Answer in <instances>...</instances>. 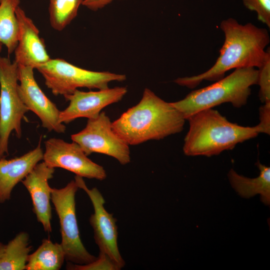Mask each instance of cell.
Here are the masks:
<instances>
[{"label": "cell", "instance_id": "cell-1", "mask_svg": "<svg viewBox=\"0 0 270 270\" xmlns=\"http://www.w3.org/2000/svg\"><path fill=\"white\" fill-rule=\"evenodd\" d=\"M220 28L224 33V41L213 66L202 74L178 78L174 80L175 83L192 88L203 80L222 79L232 69L259 68L262 64L268 48L265 49L270 41L266 28L251 22L242 24L232 18L223 20Z\"/></svg>", "mask_w": 270, "mask_h": 270}, {"label": "cell", "instance_id": "cell-2", "mask_svg": "<svg viewBox=\"0 0 270 270\" xmlns=\"http://www.w3.org/2000/svg\"><path fill=\"white\" fill-rule=\"evenodd\" d=\"M185 120L171 102L146 88L140 101L112 122V128L128 145L134 146L179 133Z\"/></svg>", "mask_w": 270, "mask_h": 270}, {"label": "cell", "instance_id": "cell-3", "mask_svg": "<svg viewBox=\"0 0 270 270\" xmlns=\"http://www.w3.org/2000/svg\"><path fill=\"white\" fill-rule=\"evenodd\" d=\"M186 120L190 128L182 149L188 156L218 155L262 133L258 125L244 126L230 122L212 108L196 112Z\"/></svg>", "mask_w": 270, "mask_h": 270}, {"label": "cell", "instance_id": "cell-4", "mask_svg": "<svg viewBox=\"0 0 270 270\" xmlns=\"http://www.w3.org/2000/svg\"><path fill=\"white\" fill-rule=\"evenodd\" d=\"M258 70L254 68H236L228 76L204 88L193 90L172 104L186 119L200 110L229 102L234 108L244 106L257 84Z\"/></svg>", "mask_w": 270, "mask_h": 270}, {"label": "cell", "instance_id": "cell-5", "mask_svg": "<svg viewBox=\"0 0 270 270\" xmlns=\"http://www.w3.org/2000/svg\"><path fill=\"white\" fill-rule=\"evenodd\" d=\"M36 69L54 95L64 96L72 94L79 88L103 90L109 88L110 82H122L126 78L125 74L90 70L60 58H50Z\"/></svg>", "mask_w": 270, "mask_h": 270}, {"label": "cell", "instance_id": "cell-6", "mask_svg": "<svg viewBox=\"0 0 270 270\" xmlns=\"http://www.w3.org/2000/svg\"><path fill=\"white\" fill-rule=\"evenodd\" d=\"M78 189L74 180L62 188H51V202L59 219L60 244L66 260L74 264H86L94 261L97 257L86 250L80 237L75 200Z\"/></svg>", "mask_w": 270, "mask_h": 270}, {"label": "cell", "instance_id": "cell-7", "mask_svg": "<svg viewBox=\"0 0 270 270\" xmlns=\"http://www.w3.org/2000/svg\"><path fill=\"white\" fill-rule=\"evenodd\" d=\"M18 81L17 63L0 57V158L8 154L11 132H14L18 138H21L22 120L29 110L19 96Z\"/></svg>", "mask_w": 270, "mask_h": 270}, {"label": "cell", "instance_id": "cell-8", "mask_svg": "<svg viewBox=\"0 0 270 270\" xmlns=\"http://www.w3.org/2000/svg\"><path fill=\"white\" fill-rule=\"evenodd\" d=\"M88 156L100 153L112 156L121 164L130 162L129 146L113 130L112 122L104 112L94 118L88 119L86 127L71 136Z\"/></svg>", "mask_w": 270, "mask_h": 270}, {"label": "cell", "instance_id": "cell-9", "mask_svg": "<svg viewBox=\"0 0 270 270\" xmlns=\"http://www.w3.org/2000/svg\"><path fill=\"white\" fill-rule=\"evenodd\" d=\"M74 180L78 188L85 192L92 203L94 213L91 214L89 221L93 229L94 241L98 247L100 252L106 255L120 270L124 267L125 262L118 246L116 219L105 209V200L96 188L90 189L82 177L78 176L76 175Z\"/></svg>", "mask_w": 270, "mask_h": 270}, {"label": "cell", "instance_id": "cell-10", "mask_svg": "<svg viewBox=\"0 0 270 270\" xmlns=\"http://www.w3.org/2000/svg\"><path fill=\"white\" fill-rule=\"evenodd\" d=\"M44 145L42 160L48 166L62 168L82 178L100 180L106 178L104 167L88 158L77 143L50 138Z\"/></svg>", "mask_w": 270, "mask_h": 270}, {"label": "cell", "instance_id": "cell-11", "mask_svg": "<svg viewBox=\"0 0 270 270\" xmlns=\"http://www.w3.org/2000/svg\"><path fill=\"white\" fill-rule=\"evenodd\" d=\"M34 69L18 65L19 96L28 110L38 117L43 128L49 132L64 133L66 127L60 122V111L40 88L34 77Z\"/></svg>", "mask_w": 270, "mask_h": 270}, {"label": "cell", "instance_id": "cell-12", "mask_svg": "<svg viewBox=\"0 0 270 270\" xmlns=\"http://www.w3.org/2000/svg\"><path fill=\"white\" fill-rule=\"evenodd\" d=\"M127 92L125 86L90 92L77 89L72 94L64 96L70 103L65 110L60 111V122L68 124L80 118H96L103 108L121 100Z\"/></svg>", "mask_w": 270, "mask_h": 270}, {"label": "cell", "instance_id": "cell-13", "mask_svg": "<svg viewBox=\"0 0 270 270\" xmlns=\"http://www.w3.org/2000/svg\"><path fill=\"white\" fill-rule=\"evenodd\" d=\"M54 168L44 162L37 164L21 181L30 194L32 210L44 232L50 233L52 228L51 188L48 180L52 178Z\"/></svg>", "mask_w": 270, "mask_h": 270}, {"label": "cell", "instance_id": "cell-14", "mask_svg": "<svg viewBox=\"0 0 270 270\" xmlns=\"http://www.w3.org/2000/svg\"><path fill=\"white\" fill-rule=\"evenodd\" d=\"M18 22V45L14 50V61L18 66L36 68L50 59L43 38L33 21L18 6L16 10Z\"/></svg>", "mask_w": 270, "mask_h": 270}, {"label": "cell", "instance_id": "cell-15", "mask_svg": "<svg viewBox=\"0 0 270 270\" xmlns=\"http://www.w3.org/2000/svg\"><path fill=\"white\" fill-rule=\"evenodd\" d=\"M41 138L37 146L26 154L13 158H0V204L9 200L15 186L43 159Z\"/></svg>", "mask_w": 270, "mask_h": 270}, {"label": "cell", "instance_id": "cell-16", "mask_svg": "<svg viewBox=\"0 0 270 270\" xmlns=\"http://www.w3.org/2000/svg\"><path fill=\"white\" fill-rule=\"evenodd\" d=\"M256 166L260 170L259 176L249 178L238 174L231 168L228 178L232 188L241 196L250 198L259 194L260 200L266 205L270 204V168L258 162Z\"/></svg>", "mask_w": 270, "mask_h": 270}, {"label": "cell", "instance_id": "cell-17", "mask_svg": "<svg viewBox=\"0 0 270 270\" xmlns=\"http://www.w3.org/2000/svg\"><path fill=\"white\" fill-rule=\"evenodd\" d=\"M60 244L44 238L38 248L30 254L26 270H59L65 260Z\"/></svg>", "mask_w": 270, "mask_h": 270}, {"label": "cell", "instance_id": "cell-18", "mask_svg": "<svg viewBox=\"0 0 270 270\" xmlns=\"http://www.w3.org/2000/svg\"><path fill=\"white\" fill-rule=\"evenodd\" d=\"M32 249L28 234L20 232L6 244L4 252L0 258V270H26Z\"/></svg>", "mask_w": 270, "mask_h": 270}, {"label": "cell", "instance_id": "cell-19", "mask_svg": "<svg viewBox=\"0 0 270 270\" xmlns=\"http://www.w3.org/2000/svg\"><path fill=\"white\" fill-rule=\"evenodd\" d=\"M20 3V0L0 2V42L6 46L8 55L18 45L19 26L16 10Z\"/></svg>", "mask_w": 270, "mask_h": 270}, {"label": "cell", "instance_id": "cell-20", "mask_svg": "<svg viewBox=\"0 0 270 270\" xmlns=\"http://www.w3.org/2000/svg\"><path fill=\"white\" fill-rule=\"evenodd\" d=\"M48 8L52 27L63 30L76 18L84 0H50Z\"/></svg>", "mask_w": 270, "mask_h": 270}, {"label": "cell", "instance_id": "cell-21", "mask_svg": "<svg viewBox=\"0 0 270 270\" xmlns=\"http://www.w3.org/2000/svg\"><path fill=\"white\" fill-rule=\"evenodd\" d=\"M257 84L259 85L258 96L264 103L270 102V50L268 49L267 55L262 64L258 68Z\"/></svg>", "mask_w": 270, "mask_h": 270}, {"label": "cell", "instance_id": "cell-22", "mask_svg": "<svg viewBox=\"0 0 270 270\" xmlns=\"http://www.w3.org/2000/svg\"><path fill=\"white\" fill-rule=\"evenodd\" d=\"M66 268L70 270H119L118 267L104 254L99 252L94 261L86 264H76L68 262Z\"/></svg>", "mask_w": 270, "mask_h": 270}, {"label": "cell", "instance_id": "cell-23", "mask_svg": "<svg viewBox=\"0 0 270 270\" xmlns=\"http://www.w3.org/2000/svg\"><path fill=\"white\" fill-rule=\"evenodd\" d=\"M244 6L256 13L258 20L270 28V0H242Z\"/></svg>", "mask_w": 270, "mask_h": 270}, {"label": "cell", "instance_id": "cell-24", "mask_svg": "<svg viewBox=\"0 0 270 270\" xmlns=\"http://www.w3.org/2000/svg\"><path fill=\"white\" fill-rule=\"evenodd\" d=\"M260 122L258 124L262 129V133L270 134V102L264 103L260 108Z\"/></svg>", "mask_w": 270, "mask_h": 270}, {"label": "cell", "instance_id": "cell-25", "mask_svg": "<svg viewBox=\"0 0 270 270\" xmlns=\"http://www.w3.org/2000/svg\"><path fill=\"white\" fill-rule=\"evenodd\" d=\"M114 0H84L82 5L88 9L96 11L102 9Z\"/></svg>", "mask_w": 270, "mask_h": 270}, {"label": "cell", "instance_id": "cell-26", "mask_svg": "<svg viewBox=\"0 0 270 270\" xmlns=\"http://www.w3.org/2000/svg\"><path fill=\"white\" fill-rule=\"evenodd\" d=\"M5 247L6 244L0 242V258L4 252Z\"/></svg>", "mask_w": 270, "mask_h": 270}, {"label": "cell", "instance_id": "cell-27", "mask_svg": "<svg viewBox=\"0 0 270 270\" xmlns=\"http://www.w3.org/2000/svg\"><path fill=\"white\" fill-rule=\"evenodd\" d=\"M2 44L0 42V52L2 51Z\"/></svg>", "mask_w": 270, "mask_h": 270}, {"label": "cell", "instance_id": "cell-28", "mask_svg": "<svg viewBox=\"0 0 270 270\" xmlns=\"http://www.w3.org/2000/svg\"><path fill=\"white\" fill-rule=\"evenodd\" d=\"M1 0H0V2Z\"/></svg>", "mask_w": 270, "mask_h": 270}]
</instances>
